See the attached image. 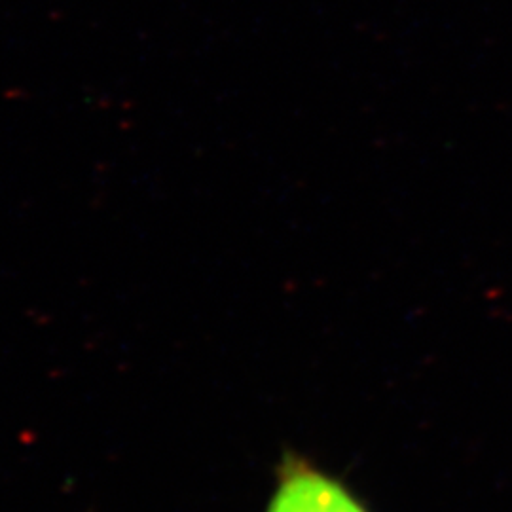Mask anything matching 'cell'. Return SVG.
Returning <instances> with one entry per match:
<instances>
[{"instance_id":"6da1fadb","label":"cell","mask_w":512,"mask_h":512,"mask_svg":"<svg viewBox=\"0 0 512 512\" xmlns=\"http://www.w3.org/2000/svg\"><path fill=\"white\" fill-rule=\"evenodd\" d=\"M268 512H365L334 480L300 471L279 486Z\"/></svg>"}]
</instances>
